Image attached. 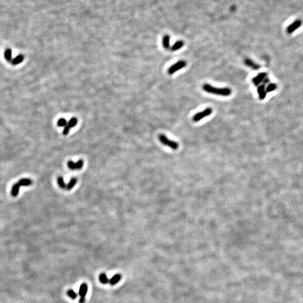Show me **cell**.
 <instances>
[{"mask_svg":"<svg viewBox=\"0 0 303 303\" xmlns=\"http://www.w3.org/2000/svg\"><path fill=\"white\" fill-rule=\"evenodd\" d=\"M203 89L208 93L221 96H229L232 93L229 88H217L208 84L203 85Z\"/></svg>","mask_w":303,"mask_h":303,"instance_id":"cell-1","label":"cell"},{"mask_svg":"<svg viewBox=\"0 0 303 303\" xmlns=\"http://www.w3.org/2000/svg\"><path fill=\"white\" fill-rule=\"evenodd\" d=\"M32 181L29 179H23L20 180L17 183H15L12 186L11 194L13 197H16L19 194V189L22 186H26L32 184Z\"/></svg>","mask_w":303,"mask_h":303,"instance_id":"cell-2","label":"cell"},{"mask_svg":"<svg viewBox=\"0 0 303 303\" xmlns=\"http://www.w3.org/2000/svg\"><path fill=\"white\" fill-rule=\"evenodd\" d=\"M158 139L160 142L164 146H167L173 150H176L179 148V143L176 142L171 140L164 134H160L158 136Z\"/></svg>","mask_w":303,"mask_h":303,"instance_id":"cell-3","label":"cell"},{"mask_svg":"<svg viewBox=\"0 0 303 303\" xmlns=\"http://www.w3.org/2000/svg\"><path fill=\"white\" fill-rule=\"evenodd\" d=\"M252 82L256 86L260 85V84L265 85L269 83V79L267 73H261L252 79Z\"/></svg>","mask_w":303,"mask_h":303,"instance_id":"cell-4","label":"cell"},{"mask_svg":"<svg viewBox=\"0 0 303 303\" xmlns=\"http://www.w3.org/2000/svg\"><path fill=\"white\" fill-rule=\"evenodd\" d=\"M212 111H213V110L211 108H210V107L206 108V109L203 110L202 111L196 113L195 115H194V116L193 117V120L194 122H198V121H200L203 118L206 117L207 116H209L212 113Z\"/></svg>","mask_w":303,"mask_h":303,"instance_id":"cell-5","label":"cell"},{"mask_svg":"<svg viewBox=\"0 0 303 303\" xmlns=\"http://www.w3.org/2000/svg\"><path fill=\"white\" fill-rule=\"evenodd\" d=\"M186 66V62L184 60H180L175 64L172 65L168 69V73L170 75H172L180 69L184 68Z\"/></svg>","mask_w":303,"mask_h":303,"instance_id":"cell-6","label":"cell"},{"mask_svg":"<svg viewBox=\"0 0 303 303\" xmlns=\"http://www.w3.org/2000/svg\"><path fill=\"white\" fill-rule=\"evenodd\" d=\"M302 25V21L300 19H298L294 22L291 24L289 25L286 29V32L288 34H291L299 28Z\"/></svg>","mask_w":303,"mask_h":303,"instance_id":"cell-7","label":"cell"},{"mask_svg":"<svg viewBox=\"0 0 303 303\" xmlns=\"http://www.w3.org/2000/svg\"><path fill=\"white\" fill-rule=\"evenodd\" d=\"M83 165L84 162L82 160H80L76 163H74L73 161H69L67 163V166L71 170H80L83 167Z\"/></svg>","mask_w":303,"mask_h":303,"instance_id":"cell-8","label":"cell"},{"mask_svg":"<svg viewBox=\"0 0 303 303\" xmlns=\"http://www.w3.org/2000/svg\"><path fill=\"white\" fill-rule=\"evenodd\" d=\"M257 92H258L259 98L261 100L264 99L266 97L267 94L266 88L265 86V85L260 84L259 85L257 88Z\"/></svg>","mask_w":303,"mask_h":303,"instance_id":"cell-9","label":"cell"},{"mask_svg":"<svg viewBox=\"0 0 303 303\" xmlns=\"http://www.w3.org/2000/svg\"><path fill=\"white\" fill-rule=\"evenodd\" d=\"M244 63H245V65L248 66V67H250V68L254 69L255 70H258V69L260 68V66L258 64H256V63H255L254 62L250 59H246L244 61Z\"/></svg>","mask_w":303,"mask_h":303,"instance_id":"cell-10","label":"cell"},{"mask_svg":"<svg viewBox=\"0 0 303 303\" xmlns=\"http://www.w3.org/2000/svg\"><path fill=\"white\" fill-rule=\"evenodd\" d=\"M88 287L87 284L85 283H82L80 285V288H79V295L80 297H85L87 294V292H88Z\"/></svg>","mask_w":303,"mask_h":303,"instance_id":"cell-11","label":"cell"},{"mask_svg":"<svg viewBox=\"0 0 303 303\" xmlns=\"http://www.w3.org/2000/svg\"><path fill=\"white\" fill-rule=\"evenodd\" d=\"M121 279V275L120 274H116L109 280V284L112 286H113L117 283Z\"/></svg>","mask_w":303,"mask_h":303,"instance_id":"cell-12","label":"cell"},{"mask_svg":"<svg viewBox=\"0 0 303 303\" xmlns=\"http://www.w3.org/2000/svg\"><path fill=\"white\" fill-rule=\"evenodd\" d=\"M162 45L165 49H169L170 46V36L165 35L162 39Z\"/></svg>","mask_w":303,"mask_h":303,"instance_id":"cell-13","label":"cell"},{"mask_svg":"<svg viewBox=\"0 0 303 303\" xmlns=\"http://www.w3.org/2000/svg\"><path fill=\"white\" fill-rule=\"evenodd\" d=\"M184 42L182 40H178L177 42H176L171 47V50L173 51H177L179 49H182V47L184 46Z\"/></svg>","mask_w":303,"mask_h":303,"instance_id":"cell-14","label":"cell"},{"mask_svg":"<svg viewBox=\"0 0 303 303\" xmlns=\"http://www.w3.org/2000/svg\"><path fill=\"white\" fill-rule=\"evenodd\" d=\"M24 56L23 55H19L18 56H17L15 59H13L12 60V63L14 65H17L20 63H22L23 62V61L24 60Z\"/></svg>","mask_w":303,"mask_h":303,"instance_id":"cell-15","label":"cell"},{"mask_svg":"<svg viewBox=\"0 0 303 303\" xmlns=\"http://www.w3.org/2000/svg\"><path fill=\"white\" fill-rule=\"evenodd\" d=\"M5 58L9 62H12V51L11 49H7L4 53Z\"/></svg>","mask_w":303,"mask_h":303,"instance_id":"cell-16","label":"cell"},{"mask_svg":"<svg viewBox=\"0 0 303 303\" xmlns=\"http://www.w3.org/2000/svg\"><path fill=\"white\" fill-rule=\"evenodd\" d=\"M99 279L100 281V282L102 283V284H106L107 283L109 282V279H108L107 276H106V275L104 273H101L99 276Z\"/></svg>","mask_w":303,"mask_h":303,"instance_id":"cell-17","label":"cell"},{"mask_svg":"<svg viewBox=\"0 0 303 303\" xmlns=\"http://www.w3.org/2000/svg\"><path fill=\"white\" fill-rule=\"evenodd\" d=\"M276 89H277V84L275 83H269V84H268V85H267L266 91H267V93H271V92L275 91Z\"/></svg>","mask_w":303,"mask_h":303,"instance_id":"cell-18","label":"cell"},{"mask_svg":"<svg viewBox=\"0 0 303 303\" xmlns=\"http://www.w3.org/2000/svg\"><path fill=\"white\" fill-rule=\"evenodd\" d=\"M57 182H58V184L59 185L61 188H62V189H67V185H66L62 177H59L58 178V179H57Z\"/></svg>","mask_w":303,"mask_h":303,"instance_id":"cell-19","label":"cell"},{"mask_svg":"<svg viewBox=\"0 0 303 303\" xmlns=\"http://www.w3.org/2000/svg\"><path fill=\"white\" fill-rule=\"evenodd\" d=\"M67 294L70 298H72L73 300L76 299L77 298V296H78L77 294L74 290H73L72 289L69 290L67 292Z\"/></svg>","mask_w":303,"mask_h":303,"instance_id":"cell-20","label":"cell"},{"mask_svg":"<svg viewBox=\"0 0 303 303\" xmlns=\"http://www.w3.org/2000/svg\"><path fill=\"white\" fill-rule=\"evenodd\" d=\"M76 182L77 180L75 178H73L71 179V180L69 182V183L67 184V190H71L73 187L75 185V184H76Z\"/></svg>","mask_w":303,"mask_h":303,"instance_id":"cell-21","label":"cell"},{"mask_svg":"<svg viewBox=\"0 0 303 303\" xmlns=\"http://www.w3.org/2000/svg\"><path fill=\"white\" fill-rule=\"evenodd\" d=\"M77 122H78L77 119L75 117H73L68 122L67 125L70 126V128H72L74 127L75 126H76V125L77 124Z\"/></svg>","mask_w":303,"mask_h":303,"instance_id":"cell-22","label":"cell"},{"mask_svg":"<svg viewBox=\"0 0 303 303\" xmlns=\"http://www.w3.org/2000/svg\"><path fill=\"white\" fill-rule=\"evenodd\" d=\"M57 125L59 126H60V127H63V126L65 127V126L67 125V121L65 119L61 118V119H60L57 122Z\"/></svg>","mask_w":303,"mask_h":303,"instance_id":"cell-23","label":"cell"},{"mask_svg":"<svg viewBox=\"0 0 303 303\" xmlns=\"http://www.w3.org/2000/svg\"><path fill=\"white\" fill-rule=\"evenodd\" d=\"M70 129H71V128H70V126H69L68 125H67L66 126H65L64 127V129H63V135H67V134L69 133V132Z\"/></svg>","mask_w":303,"mask_h":303,"instance_id":"cell-24","label":"cell"},{"mask_svg":"<svg viewBox=\"0 0 303 303\" xmlns=\"http://www.w3.org/2000/svg\"><path fill=\"white\" fill-rule=\"evenodd\" d=\"M78 302L79 303H85V297H80Z\"/></svg>","mask_w":303,"mask_h":303,"instance_id":"cell-25","label":"cell"}]
</instances>
